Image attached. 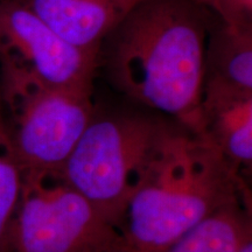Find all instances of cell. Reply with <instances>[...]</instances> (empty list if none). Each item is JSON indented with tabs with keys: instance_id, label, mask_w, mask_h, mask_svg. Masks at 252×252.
Wrapping results in <instances>:
<instances>
[{
	"instance_id": "cell-1",
	"label": "cell",
	"mask_w": 252,
	"mask_h": 252,
	"mask_svg": "<svg viewBox=\"0 0 252 252\" xmlns=\"http://www.w3.org/2000/svg\"><path fill=\"white\" fill-rule=\"evenodd\" d=\"M215 15L202 0H139L104 37L98 67L127 98L198 133Z\"/></svg>"
},
{
	"instance_id": "cell-2",
	"label": "cell",
	"mask_w": 252,
	"mask_h": 252,
	"mask_svg": "<svg viewBox=\"0 0 252 252\" xmlns=\"http://www.w3.org/2000/svg\"><path fill=\"white\" fill-rule=\"evenodd\" d=\"M250 204L243 174L202 134L171 122L122 223L125 252H160L232 204Z\"/></svg>"
},
{
	"instance_id": "cell-3",
	"label": "cell",
	"mask_w": 252,
	"mask_h": 252,
	"mask_svg": "<svg viewBox=\"0 0 252 252\" xmlns=\"http://www.w3.org/2000/svg\"><path fill=\"white\" fill-rule=\"evenodd\" d=\"M169 124L152 113L96 109L61 174L121 231L128 201Z\"/></svg>"
},
{
	"instance_id": "cell-4",
	"label": "cell",
	"mask_w": 252,
	"mask_h": 252,
	"mask_svg": "<svg viewBox=\"0 0 252 252\" xmlns=\"http://www.w3.org/2000/svg\"><path fill=\"white\" fill-rule=\"evenodd\" d=\"M0 94L24 172L61 173L96 112L93 89L45 86L1 63Z\"/></svg>"
},
{
	"instance_id": "cell-5",
	"label": "cell",
	"mask_w": 252,
	"mask_h": 252,
	"mask_svg": "<svg viewBox=\"0 0 252 252\" xmlns=\"http://www.w3.org/2000/svg\"><path fill=\"white\" fill-rule=\"evenodd\" d=\"M123 249L119 229L61 173L24 172L6 252H104Z\"/></svg>"
},
{
	"instance_id": "cell-6",
	"label": "cell",
	"mask_w": 252,
	"mask_h": 252,
	"mask_svg": "<svg viewBox=\"0 0 252 252\" xmlns=\"http://www.w3.org/2000/svg\"><path fill=\"white\" fill-rule=\"evenodd\" d=\"M0 63L48 87L93 89L98 55L63 40L17 0H0Z\"/></svg>"
},
{
	"instance_id": "cell-7",
	"label": "cell",
	"mask_w": 252,
	"mask_h": 252,
	"mask_svg": "<svg viewBox=\"0 0 252 252\" xmlns=\"http://www.w3.org/2000/svg\"><path fill=\"white\" fill-rule=\"evenodd\" d=\"M58 35L98 55L99 46L138 0H17Z\"/></svg>"
},
{
	"instance_id": "cell-8",
	"label": "cell",
	"mask_w": 252,
	"mask_h": 252,
	"mask_svg": "<svg viewBox=\"0 0 252 252\" xmlns=\"http://www.w3.org/2000/svg\"><path fill=\"white\" fill-rule=\"evenodd\" d=\"M201 130L242 174L252 169V93L203 89Z\"/></svg>"
},
{
	"instance_id": "cell-9",
	"label": "cell",
	"mask_w": 252,
	"mask_h": 252,
	"mask_svg": "<svg viewBox=\"0 0 252 252\" xmlns=\"http://www.w3.org/2000/svg\"><path fill=\"white\" fill-rule=\"evenodd\" d=\"M209 88L252 93V28L232 26L217 14L204 52L203 89Z\"/></svg>"
},
{
	"instance_id": "cell-10",
	"label": "cell",
	"mask_w": 252,
	"mask_h": 252,
	"mask_svg": "<svg viewBox=\"0 0 252 252\" xmlns=\"http://www.w3.org/2000/svg\"><path fill=\"white\" fill-rule=\"evenodd\" d=\"M252 231L250 204H232L214 214L160 252H238Z\"/></svg>"
},
{
	"instance_id": "cell-11",
	"label": "cell",
	"mask_w": 252,
	"mask_h": 252,
	"mask_svg": "<svg viewBox=\"0 0 252 252\" xmlns=\"http://www.w3.org/2000/svg\"><path fill=\"white\" fill-rule=\"evenodd\" d=\"M24 169L15 152L0 94V252H6L8 230L19 202Z\"/></svg>"
},
{
	"instance_id": "cell-12",
	"label": "cell",
	"mask_w": 252,
	"mask_h": 252,
	"mask_svg": "<svg viewBox=\"0 0 252 252\" xmlns=\"http://www.w3.org/2000/svg\"><path fill=\"white\" fill-rule=\"evenodd\" d=\"M206 4L225 23L252 28V0H206Z\"/></svg>"
},
{
	"instance_id": "cell-13",
	"label": "cell",
	"mask_w": 252,
	"mask_h": 252,
	"mask_svg": "<svg viewBox=\"0 0 252 252\" xmlns=\"http://www.w3.org/2000/svg\"><path fill=\"white\" fill-rule=\"evenodd\" d=\"M238 252H252V231L248 232L245 236Z\"/></svg>"
},
{
	"instance_id": "cell-14",
	"label": "cell",
	"mask_w": 252,
	"mask_h": 252,
	"mask_svg": "<svg viewBox=\"0 0 252 252\" xmlns=\"http://www.w3.org/2000/svg\"><path fill=\"white\" fill-rule=\"evenodd\" d=\"M104 252H125L123 249H116V250H110V251H104Z\"/></svg>"
},
{
	"instance_id": "cell-15",
	"label": "cell",
	"mask_w": 252,
	"mask_h": 252,
	"mask_svg": "<svg viewBox=\"0 0 252 252\" xmlns=\"http://www.w3.org/2000/svg\"><path fill=\"white\" fill-rule=\"evenodd\" d=\"M138 1H139V0H138ZM202 1H204V2H206V0H202Z\"/></svg>"
}]
</instances>
